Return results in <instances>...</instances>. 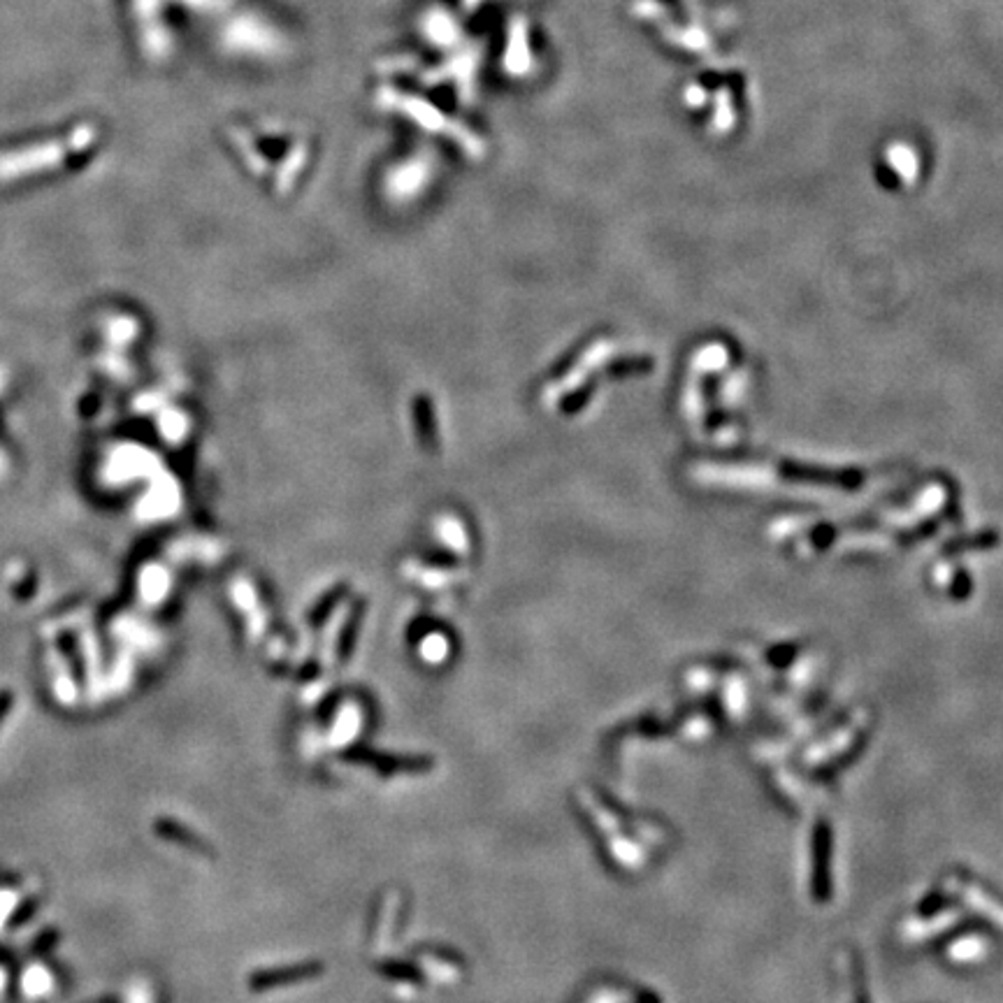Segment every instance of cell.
<instances>
[{
    "instance_id": "obj_1",
    "label": "cell",
    "mask_w": 1003,
    "mask_h": 1003,
    "mask_svg": "<svg viewBox=\"0 0 1003 1003\" xmlns=\"http://www.w3.org/2000/svg\"><path fill=\"white\" fill-rule=\"evenodd\" d=\"M94 130L95 128H91V126H82L63 140H47L21 149V151L3 154L0 156V179L29 177V175H37V172L53 170V166H61L68 156L89 147L95 137Z\"/></svg>"
}]
</instances>
